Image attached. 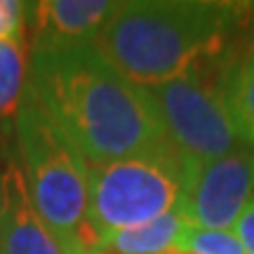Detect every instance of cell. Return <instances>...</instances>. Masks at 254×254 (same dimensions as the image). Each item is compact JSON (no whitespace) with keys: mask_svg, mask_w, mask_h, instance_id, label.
Masks as SVG:
<instances>
[{"mask_svg":"<svg viewBox=\"0 0 254 254\" xmlns=\"http://www.w3.org/2000/svg\"><path fill=\"white\" fill-rule=\"evenodd\" d=\"M28 90L85 165L113 163L165 136L148 92L92 45L33 52Z\"/></svg>","mask_w":254,"mask_h":254,"instance_id":"1","label":"cell"},{"mask_svg":"<svg viewBox=\"0 0 254 254\" xmlns=\"http://www.w3.org/2000/svg\"><path fill=\"white\" fill-rule=\"evenodd\" d=\"M238 14L233 2H120L92 47L125 80L151 90L217 62Z\"/></svg>","mask_w":254,"mask_h":254,"instance_id":"2","label":"cell"},{"mask_svg":"<svg viewBox=\"0 0 254 254\" xmlns=\"http://www.w3.org/2000/svg\"><path fill=\"white\" fill-rule=\"evenodd\" d=\"M14 132L28 193L62 254H99L90 228L87 167L28 87L14 118Z\"/></svg>","mask_w":254,"mask_h":254,"instance_id":"3","label":"cell"},{"mask_svg":"<svg viewBox=\"0 0 254 254\" xmlns=\"http://www.w3.org/2000/svg\"><path fill=\"white\" fill-rule=\"evenodd\" d=\"M85 167L90 182V228L99 252L111 236L165 217L182 202L186 163L167 136L127 158Z\"/></svg>","mask_w":254,"mask_h":254,"instance_id":"4","label":"cell"},{"mask_svg":"<svg viewBox=\"0 0 254 254\" xmlns=\"http://www.w3.org/2000/svg\"><path fill=\"white\" fill-rule=\"evenodd\" d=\"M212 64L160 87L146 90L163 123L167 141L189 167L212 163L238 148H245L238 139L226 106V75L219 78Z\"/></svg>","mask_w":254,"mask_h":254,"instance_id":"5","label":"cell"},{"mask_svg":"<svg viewBox=\"0 0 254 254\" xmlns=\"http://www.w3.org/2000/svg\"><path fill=\"white\" fill-rule=\"evenodd\" d=\"M252 198L254 148H238L212 163L186 165L179 212L190 226L231 231Z\"/></svg>","mask_w":254,"mask_h":254,"instance_id":"6","label":"cell"},{"mask_svg":"<svg viewBox=\"0 0 254 254\" xmlns=\"http://www.w3.org/2000/svg\"><path fill=\"white\" fill-rule=\"evenodd\" d=\"M0 254H62L59 243L33 205L17 153L2 158Z\"/></svg>","mask_w":254,"mask_h":254,"instance_id":"7","label":"cell"},{"mask_svg":"<svg viewBox=\"0 0 254 254\" xmlns=\"http://www.w3.org/2000/svg\"><path fill=\"white\" fill-rule=\"evenodd\" d=\"M118 5L109 0H45L28 5L33 19V52L92 45Z\"/></svg>","mask_w":254,"mask_h":254,"instance_id":"8","label":"cell"},{"mask_svg":"<svg viewBox=\"0 0 254 254\" xmlns=\"http://www.w3.org/2000/svg\"><path fill=\"white\" fill-rule=\"evenodd\" d=\"M186 226L189 221L177 207L165 217L111 236L101 245L99 254H167L177 247V240L182 238Z\"/></svg>","mask_w":254,"mask_h":254,"instance_id":"9","label":"cell"},{"mask_svg":"<svg viewBox=\"0 0 254 254\" xmlns=\"http://www.w3.org/2000/svg\"><path fill=\"white\" fill-rule=\"evenodd\" d=\"M224 94L240 144L254 148V45L226 71Z\"/></svg>","mask_w":254,"mask_h":254,"instance_id":"10","label":"cell"},{"mask_svg":"<svg viewBox=\"0 0 254 254\" xmlns=\"http://www.w3.org/2000/svg\"><path fill=\"white\" fill-rule=\"evenodd\" d=\"M26 94V55L21 43L0 40V123L14 120Z\"/></svg>","mask_w":254,"mask_h":254,"instance_id":"11","label":"cell"},{"mask_svg":"<svg viewBox=\"0 0 254 254\" xmlns=\"http://www.w3.org/2000/svg\"><path fill=\"white\" fill-rule=\"evenodd\" d=\"M174 250L189 254H247L236 233H231V231H209V228H198L190 226V224L184 228V233L177 240Z\"/></svg>","mask_w":254,"mask_h":254,"instance_id":"12","label":"cell"},{"mask_svg":"<svg viewBox=\"0 0 254 254\" xmlns=\"http://www.w3.org/2000/svg\"><path fill=\"white\" fill-rule=\"evenodd\" d=\"M28 19V5L19 0H0V40L21 43Z\"/></svg>","mask_w":254,"mask_h":254,"instance_id":"13","label":"cell"},{"mask_svg":"<svg viewBox=\"0 0 254 254\" xmlns=\"http://www.w3.org/2000/svg\"><path fill=\"white\" fill-rule=\"evenodd\" d=\"M236 236L240 240V245L245 247L247 254H254V198L245 207V212L240 214L236 224Z\"/></svg>","mask_w":254,"mask_h":254,"instance_id":"14","label":"cell"},{"mask_svg":"<svg viewBox=\"0 0 254 254\" xmlns=\"http://www.w3.org/2000/svg\"><path fill=\"white\" fill-rule=\"evenodd\" d=\"M2 158H5V151L0 148V214H2Z\"/></svg>","mask_w":254,"mask_h":254,"instance_id":"15","label":"cell"}]
</instances>
